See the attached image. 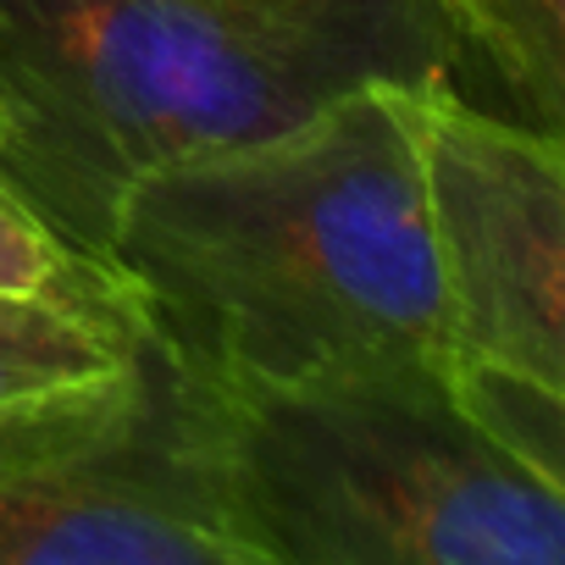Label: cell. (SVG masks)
I'll list each match as a JSON object with an SVG mask.
<instances>
[{
  "mask_svg": "<svg viewBox=\"0 0 565 565\" xmlns=\"http://www.w3.org/2000/svg\"><path fill=\"white\" fill-rule=\"evenodd\" d=\"M411 84L145 172L106 260L167 350L222 388L449 361Z\"/></svg>",
  "mask_w": 565,
  "mask_h": 565,
  "instance_id": "1",
  "label": "cell"
},
{
  "mask_svg": "<svg viewBox=\"0 0 565 565\" xmlns=\"http://www.w3.org/2000/svg\"><path fill=\"white\" fill-rule=\"evenodd\" d=\"M460 45L444 0H0V172L106 260L145 172L438 78Z\"/></svg>",
  "mask_w": 565,
  "mask_h": 565,
  "instance_id": "2",
  "label": "cell"
},
{
  "mask_svg": "<svg viewBox=\"0 0 565 565\" xmlns=\"http://www.w3.org/2000/svg\"><path fill=\"white\" fill-rule=\"evenodd\" d=\"M255 565H565V488L510 455L449 361L211 383Z\"/></svg>",
  "mask_w": 565,
  "mask_h": 565,
  "instance_id": "3",
  "label": "cell"
},
{
  "mask_svg": "<svg viewBox=\"0 0 565 565\" xmlns=\"http://www.w3.org/2000/svg\"><path fill=\"white\" fill-rule=\"evenodd\" d=\"M0 565H255L211 383L156 328L122 377L0 433Z\"/></svg>",
  "mask_w": 565,
  "mask_h": 565,
  "instance_id": "4",
  "label": "cell"
},
{
  "mask_svg": "<svg viewBox=\"0 0 565 565\" xmlns=\"http://www.w3.org/2000/svg\"><path fill=\"white\" fill-rule=\"evenodd\" d=\"M455 366H493L565 394V145L449 89H405Z\"/></svg>",
  "mask_w": 565,
  "mask_h": 565,
  "instance_id": "5",
  "label": "cell"
},
{
  "mask_svg": "<svg viewBox=\"0 0 565 565\" xmlns=\"http://www.w3.org/2000/svg\"><path fill=\"white\" fill-rule=\"evenodd\" d=\"M150 339L139 295L56 300L0 289V433L122 377Z\"/></svg>",
  "mask_w": 565,
  "mask_h": 565,
  "instance_id": "6",
  "label": "cell"
},
{
  "mask_svg": "<svg viewBox=\"0 0 565 565\" xmlns=\"http://www.w3.org/2000/svg\"><path fill=\"white\" fill-rule=\"evenodd\" d=\"M460 40L482 51L532 128L565 122V0H460Z\"/></svg>",
  "mask_w": 565,
  "mask_h": 565,
  "instance_id": "7",
  "label": "cell"
},
{
  "mask_svg": "<svg viewBox=\"0 0 565 565\" xmlns=\"http://www.w3.org/2000/svg\"><path fill=\"white\" fill-rule=\"evenodd\" d=\"M0 289L7 295H56V300H122V295H139L111 260L67 244L23 200V189L7 172H0Z\"/></svg>",
  "mask_w": 565,
  "mask_h": 565,
  "instance_id": "8",
  "label": "cell"
},
{
  "mask_svg": "<svg viewBox=\"0 0 565 565\" xmlns=\"http://www.w3.org/2000/svg\"><path fill=\"white\" fill-rule=\"evenodd\" d=\"M444 7H449V12H455V23H460V0H444Z\"/></svg>",
  "mask_w": 565,
  "mask_h": 565,
  "instance_id": "9",
  "label": "cell"
}]
</instances>
